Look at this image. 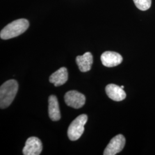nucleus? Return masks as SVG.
I'll return each instance as SVG.
<instances>
[{"label": "nucleus", "mask_w": 155, "mask_h": 155, "mask_svg": "<svg viewBox=\"0 0 155 155\" xmlns=\"http://www.w3.org/2000/svg\"><path fill=\"white\" fill-rule=\"evenodd\" d=\"M125 138L122 134H118L111 139L104 152V155H114L120 152L125 147Z\"/></svg>", "instance_id": "20e7f679"}, {"label": "nucleus", "mask_w": 155, "mask_h": 155, "mask_svg": "<svg viewBox=\"0 0 155 155\" xmlns=\"http://www.w3.org/2000/svg\"><path fill=\"white\" fill-rule=\"evenodd\" d=\"M50 82L55 86H60L66 82L68 80V72L66 67H61L54 72L50 77Z\"/></svg>", "instance_id": "9b49d317"}, {"label": "nucleus", "mask_w": 155, "mask_h": 155, "mask_svg": "<svg viewBox=\"0 0 155 155\" xmlns=\"http://www.w3.org/2000/svg\"><path fill=\"white\" fill-rule=\"evenodd\" d=\"M42 150L43 145L40 140L36 137H31L25 142L22 153L24 155H39Z\"/></svg>", "instance_id": "423d86ee"}, {"label": "nucleus", "mask_w": 155, "mask_h": 155, "mask_svg": "<svg viewBox=\"0 0 155 155\" xmlns=\"http://www.w3.org/2000/svg\"><path fill=\"white\" fill-rule=\"evenodd\" d=\"M29 26V23L27 19H18L3 28L1 31L0 37L4 40L14 38L25 32Z\"/></svg>", "instance_id": "f03ea898"}, {"label": "nucleus", "mask_w": 155, "mask_h": 155, "mask_svg": "<svg viewBox=\"0 0 155 155\" xmlns=\"http://www.w3.org/2000/svg\"><path fill=\"white\" fill-rule=\"evenodd\" d=\"M121 87L122 89H124V86H121Z\"/></svg>", "instance_id": "ddd939ff"}, {"label": "nucleus", "mask_w": 155, "mask_h": 155, "mask_svg": "<svg viewBox=\"0 0 155 155\" xmlns=\"http://www.w3.org/2000/svg\"><path fill=\"white\" fill-rule=\"evenodd\" d=\"M101 60L104 66L113 67L120 64L123 61L122 56L113 51H106L101 56Z\"/></svg>", "instance_id": "0eeeda50"}, {"label": "nucleus", "mask_w": 155, "mask_h": 155, "mask_svg": "<svg viewBox=\"0 0 155 155\" xmlns=\"http://www.w3.org/2000/svg\"><path fill=\"white\" fill-rule=\"evenodd\" d=\"M87 121V116L86 114H81L77 117L70 125L67 134L71 141H76L82 135L84 130V125Z\"/></svg>", "instance_id": "7ed1b4c3"}, {"label": "nucleus", "mask_w": 155, "mask_h": 155, "mask_svg": "<svg viewBox=\"0 0 155 155\" xmlns=\"http://www.w3.org/2000/svg\"><path fill=\"white\" fill-rule=\"evenodd\" d=\"M136 6L141 11H147L151 6L152 0H133Z\"/></svg>", "instance_id": "f8f14e48"}, {"label": "nucleus", "mask_w": 155, "mask_h": 155, "mask_svg": "<svg viewBox=\"0 0 155 155\" xmlns=\"http://www.w3.org/2000/svg\"><path fill=\"white\" fill-rule=\"evenodd\" d=\"M48 114L50 118L54 121L59 120L61 117L58 99L54 95L48 98Z\"/></svg>", "instance_id": "9d476101"}, {"label": "nucleus", "mask_w": 155, "mask_h": 155, "mask_svg": "<svg viewBox=\"0 0 155 155\" xmlns=\"http://www.w3.org/2000/svg\"><path fill=\"white\" fill-rule=\"evenodd\" d=\"M67 105L75 109L81 108L85 104L86 97L83 94L75 90L69 91L64 95Z\"/></svg>", "instance_id": "39448f33"}, {"label": "nucleus", "mask_w": 155, "mask_h": 155, "mask_svg": "<svg viewBox=\"0 0 155 155\" xmlns=\"http://www.w3.org/2000/svg\"><path fill=\"white\" fill-rule=\"evenodd\" d=\"M18 85L16 81L11 79L3 83L0 87V107L5 109L10 105L16 95Z\"/></svg>", "instance_id": "f257e3e1"}, {"label": "nucleus", "mask_w": 155, "mask_h": 155, "mask_svg": "<svg viewBox=\"0 0 155 155\" xmlns=\"http://www.w3.org/2000/svg\"><path fill=\"white\" fill-rule=\"evenodd\" d=\"M76 62L81 72H87L90 70L93 63V57L92 54L87 52L83 55L78 56Z\"/></svg>", "instance_id": "1a4fd4ad"}, {"label": "nucleus", "mask_w": 155, "mask_h": 155, "mask_svg": "<svg viewBox=\"0 0 155 155\" xmlns=\"http://www.w3.org/2000/svg\"><path fill=\"white\" fill-rule=\"evenodd\" d=\"M106 93L111 100L114 101H121L126 98L127 94L121 87L114 84H109L106 86Z\"/></svg>", "instance_id": "6e6552de"}]
</instances>
